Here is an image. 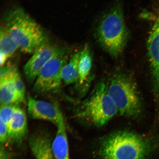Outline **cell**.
<instances>
[{"mask_svg": "<svg viewBox=\"0 0 159 159\" xmlns=\"http://www.w3.org/2000/svg\"><path fill=\"white\" fill-rule=\"evenodd\" d=\"M98 147L101 159H150L159 152V134L118 131L101 139Z\"/></svg>", "mask_w": 159, "mask_h": 159, "instance_id": "1", "label": "cell"}, {"mask_svg": "<svg viewBox=\"0 0 159 159\" xmlns=\"http://www.w3.org/2000/svg\"><path fill=\"white\" fill-rule=\"evenodd\" d=\"M18 48L27 53H34L49 43V37L41 26L20 7L12 9L3 25Z\"/></svg>", "mask_w": 159, "mask_h": 159, "instance_id": "2", "label": "cell"}, {"mask_svg": "<svg viewBox=\"0 0 159 159\" xmlns=\"http://www.w3.org/2000/svg\"><path fill=\"white\" fill-rule=\"evenodd\" d=\"M107 85L118 114L132 118L142 115L143 110L142 99L132 77L126 73H117L113 75Z\"/></svg>", "mask_w": 159, "mask_h": 159, "instance_id": "3", "label": "cell"}, {"mask_svg": "<svg viewBox=\"0 0 159 159\" xmlns=\"http://www.w3.org/2000/svg\"><path fill=\"white\" fill-rule=\"evenodd\" d=\"M118 114L116 105L109 94L107 84L101 81L88 98L81 103L75 116L80 120L101 127Z\"/></svg>", "mask_w": 159, "mask_h": 159, "instance_id": "4", "label": "cell"}, {"mask_svg": "<svg viewBox=\"0 0 159 159\" xmlns=\"http://www.w3.org/2000/svg\"><path fill=\"white\" fill-rule=\"evenodd\" d=\"M97 37L101 46L111 56L116 58L122 53L128 32L120 5L115 6L101 19Z\"/></svg>", "mask_w": 159, "mask_h": 159, "instance_id": "5", "label": "cell"}, {"mask_svg": "<svg viewBox=\"0 0 159 159\" xmlns=\"http://www.w3.org/2000/svg\"><path fill=\"white\" fill-rule=\"evenodd\" d=\"M69 59L68 49L66 47H59L40 71L34 81V92L41 94L57 90L62 81L63 69Z\"/></svg>", "mask_w": 159, "mask_h": 159, "instance_id": "6", "label": "cell"}, {"mask_svg": "<svg viewBox=\"0 0 159 159\" xmlns=\"http://www.w3.org/2000/svg\"><path fill=\"white\" fill-rule=\"evenodd\" d=\"M147 48L153 94L155 102L159 104V14L151 29Z\"/></svg>", "mask_w": 159, "mask_h": 159, "instance_id": "7", "label": "cell"}, {"mask_svg": "<svg viewBox=\"0 0 159 159\" xmlns=\"http://www.w3.org/2000/svg\"><path fill=\"white\" fill-rule=\"evenodd\" d=\"M59 48L56 45L48 43L33 53L24 67V73L28 82H34L40 71Z\"/></svg>", "mask_w": 159, "mask_h": 159, "instance_id": "8", "label": "cell"}, {"mask_svg": "<svg viewBox=\"0 0 159 159\" xmlns=\"http://www.w3.org/2000/svg\"><path fill=\"white\" fill-rule=\"evenodd\" d=\"M16 67L5 65L0 72V101L1 105H17L22 102L18 94L13 81Z\"/></svg>", "mask_w": 159, "mask_h": 159, "instance_id": "9", "label": "cell"}, {"mask_svg": "<svg viewBox=\"0 0 159 159\" xmlns=\"http://www.w3.org/2000/svg\"><path fill=\"white\" fill-rule=\"evenodd\" d=\"M60 110L56 104L28 97V112L32 119L49 121L56 126Z\"/></svg>", "mask_w": 159, "mask_h": 159, "instance_id": "10", "label": "cell"}, {"mask_svg": "<svg viewBox=\"0 0 159 159\" xmlns=\"http://www.w3.org/2000/svg\"><path fill=\"white\" fill-rule=\"evenodd\" d=\"M50 136L47 132L40 131L30 137V148L36 159H56L52 148Z\"/></svg>", "mask_w": 159, "mask_h": 159, "instance_id": "11", "label": "cell"}, {"mask_svg": "<svg viewBox=\"0 0 159 159\" xmlns=\"http://www.w3.org/2000/svg\"><path fill=\"white\" fill-rule=\"evenodd\" d=\"M56 135L52 143V148L56 159H70L68 139L64 116L60 111Z\"/></svg>", "mask_w": 159, "mask_h": 159, "instance_id": "12", "label": "cell"}, {"mask_svg": "<svg viewBox=\"0 0 159 159\" xmlns=\"http://www.w3.org/2000/svg\"><path fill=\"white\" fill-rule=\"evenodd\" d=\"M9 141L20 143L27 132L26 114L23 109L17 106L9 125Z\"/></svg>", "mask_w": 159, "mask_h": 159, "instance_id": "13", "label": "cell"}, {"mask_svg": "<svg viewBox=\"0 0 159 159\" xmlns=\"http://www.w3.org/2000/svg\"><path fill=\"white\" fill-rule=\"evenodd\" d=\"M93 59L90 48L85 45L80 51L78 65L79 80L80 85L84 84L89 76L92 68Z\"/></svg>", "mask_w": 159, "mask_h": 159, "instance_id": "14", "label": "cell"}, {"mask_svg": "<svg viewBox=\"0 0 159 159\" xmlns=\"http://www.w3.org/2000/svg\"><path fill=\"white\" fill-rule=\"evenodd\" d=\"M80 55V51L71 55L68 62L63 69L61 78L63 82L66 85L78 83Z\"/></svg>", "mask_w": 159, "mask_h": 159, "instance_id": "15", "label": "cell"}, {"mask_svg": "<svg viewBox=\"0 0 159 159\" xmlns=\"http://www.w3.org/2000/svg\"><path fill=\"white\" fill-rule=\"evenodd\" d=\"M18 48L17 45L5 28L2 26L0 29V53L9 58Z\"/></svg>", "mask_w": 159, "mask_h": 159, "instance_id": "16", "label": "cell"}, {"mask_svg": "<svg viewBox=\"0 0 159 159\" xmlns=\"http://www.w3.org/2000/svg\"><path fill=\"white\" fill-rule=\"evenodd\" d=\"M17 106V105H1L0 121L9 126Z\"/></svg>", "mask_w": 159, "mask_h": 159, "instance_id": "17", "label": "cell"}, {"mask_svg": "<svg viewBox=\"0 0 159 159\" xmlns=\"http://www.w3.org/2000/svg\"><path fill=\"white\" fill-rule=\"evenodd\" d=\"M13 81L17 94L20 98L23 101L24 100L25 97V85L17 67L16 68L14 73Z\"/></svg>", "mask_w": 159, "mask_h": 159, "instance_id": "18", "label": "cell"}, {"mask_svg": "<svg viewBox=\"0 0 159 159\" xmlns=\"http://www.w3.org/2000/svg\"><path fill=\"white\" fill-rule=\"evenodd\" d=\"M9 141V131L8 125L0 121V142L5 145Z\"/></svg>", "mask_w": 159, "mask_h": 159, "instance_id": "19", "label": "cell"}, {"mask_svg": "<svg viewBox=\"0 0 159 159\" xmlns=\"http://www.w3.org/2000/svg\"><path fill=\"white\" fill-rule=\"evenodd\" d=\"M0 159H10L9 154L5 148L4 145H1Z\"/></svg>", "mask_w": 159, "mask_h": 159, "instance_id": "20", "label": "cell"}]
</instances>
